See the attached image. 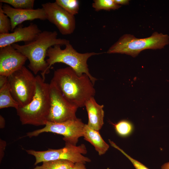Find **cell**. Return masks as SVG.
I'll list each match as a JSON object with an SVG mask.
<instances>
[{
	"label": "cell",
	"instance_id": "obj_1",
	"mask_svg": "<svg viewBox=\"0 0 169 169\" xmlns=\"http://www.w3.org/2000/svg\"><path fill=\"white\" fill-rule=\"evenodd\" d=\"M50 82L54 84L69 103L78 108L95 93L94 85L86 74L79 76L69 67L55 70Z\"/></svg>",
	"mask_w": 169,
	"mask_h": 169
},
{
	"label": "cell",
	"instance_id": "obj_2",
	"mask_svg": "<svg viewBox=\"0 0 169 169\" xmlns=\"http://www.w3.org/2000/svg\"><path fill=\"white\" fill-rule=\"evenodd\" d=\"M57 35L55 31H44L31 42L23 45L14 44L12 45L27 58L29 62L28 66L34 74L41 72V76L45 80V75L49 73L45 60L49 49L55 45H65L70 43L67 39L58 38Z\"/></svg>",
	"mask_w": 169,
	"mask_h": 169
},
{
	"label": "cell",
	"instance_id": "obj_3",
	"mask_svg": "<svg viewBox=\"0 0 169 169\" xmlns=\"http://www.w3.org/2000/svg\"><path fill=\"white\" fill-rule=\"evenodd\" d=\"M36 77L35 95L28 105L16 110L22 125H44L48 121L50 108L49 84L39 75Z\"/></svg>",
	"mask_w": 169,
	"mask_h": 169
},
{
	"label": "cell",
	"instance_id": "obj_4",
	"mask_svg": "<svg viewBox=\"0 0 169 169\" xmlns=\"http://www.w3.org/2000/svg\"><path fill=\"white\" fill-rule=\"evenodd\" d=\"M60 45H56L50 47L48 49L46 59L48 65V71L52 65L56 63H61L68 65L72 68L78 75L85 74L88 75L94 85L97 79L90 73L87 61L91 57L101 53L94 52L80 53L77 52L70 43L66 45L64 49L61 48Z\"/></svg>",
	"mask_w": 169,
	"mask_h": 169
},
{
	"label": "cell",
	"instance_id": "obj_5",
	"mask_svg": "<svg viewBox=\"0 0 169 169\" xmlns=\"http://www.w3.org/2000/svg\"><path fill=\"white\" fill-rule=\"evenodd\" d=\"M168 36L154 32L149 37L139 38L133 35L126 34L119 40L107 52L109 54H120L135 57L142 50L146 49H161L169 43Z\"/></svg>",
	"mask_w": 169,
	"mask_h": 169
},
{
	"label": "cell",
	"instance_id": "obj_6",
	"mask_svg": "<svg viewBox=\"0 0 169 169\" xmlns=\"http://www.w3.org/2000/svg\"><path fill=\"white\" fill-rule=\"evenodd\" d=\"M8 77L12 95L19 107L29 104L36 92V77L24 66Z\"/></svg>",
	"mask_w": 169,
	"mask_h": 169
},
{
	"label": "cell",
	"instance_id": "obj_7",
	"mask_svg": "<svg viewBox=\"0 0 169 169\" xmlns=\"http://www.w3.org/2000/svg\"><path fill=\"white\" fill-rule=\"evenodd\" d=\"M26 151L28 154L35 157V165L44 161L57 160H67L74 163L84 164L91 161L90 159L83 155L87 153L86 146L83 144L77 146L65 143L64 147L58 149H49L42 151L27 150Z\"/></svg>",
	"mask_w": 169,
	"mask_h": 169
},
{
	"label": "cell",
	"instance_id": "obj_8",
	"mask_svg": "<svg viewBox=\"0 0 169 169\" xmlns=\"http://www.w3.org/2000/svg\"><path fill=\"white\" fill-rule=\"evenodd\" d=\"M85 124L78 118L61 122L48 121L44 128L28 132L26 136L31 138L44 132L55 133L63 136V140L65 143L76 145L79 139L83 136Z\"/></svg>",
	"mask_w": 169,
	"mask_h": 169
},
{
	"label": "cell",
	"instance_id": "obj_9",
	"mask_svg": "<svg viewBox=\"0 0 169 169\" xmlns=\"http://www.w3.org/2000/svg\"><path fill=\"white\" fill-rule=\"evenodd\" d=\"M50 108L48 121L61 122L77 118L78 108L67 101L52 83L49 84Z\"/></svg>",
	"mask_w": 169,
	"mask_h": 169
},
{
	"label": "cell",
	"instance_id": "obj_10",
	"mask_svg": "<svg viewBox=\"0 0 169 169\" xmlns=\"http://www.w3.org/2000/svg\"><path fill=\"white\" fill-rule=\"evenodd\" d=\"M45 13L47 19L54 24L61 34L72 33L75 28L74 16L66 12L55 2L41 5Z\"/></svg>",
	"mask_w": 169,
	"mask_h": 169
},
{
	"label": "cell",
	"instance_id": "obj_11",
	"mask_svg": "<svg viewBox=\"0 0 169 169\" xmlns=\"http://www.w3.org/2000/svg\"><path fill=\"white\" fill-rule=\"evenodd\" d=\"M28 59L12 45L0 49V75L8 76L21 69Z\"/></svg>",
	"mask_w": 169,
	"mask_h": 169
},
{
	"label": "cell",
	"instance_id": "obj_12",
	"mask_svg": "<svg viewBox=\"0 0 169 169\" xmlns=\"http://www.w3.org/2000/svg\"><path fill=\"white\" fill-rule=\"evenodd\" d=\"M3 12L10 19L11 23V31L13 32L16 26L26 21H32L36 19H47L43 8L33 9H17L7 4L2 6Z\"/></svg>",
	"mask_w": 169,
	"mask_h": 169
},
{
	"label": "cell",
	"instance_id": "obj_13",
	"mask_svg": "<svg viewBox=\"0 0 169 169\" xmlns=\"http://www.w3.org/2000/svg\"><path fill=\"white\" fill-rule=\"evenodd\" d=\"M41 31L37 24L32 23L28 26L16 27L11 33H0V48L18 42H31Z\"/></svg>",
	"mask_w": 169,
	"mask_h": 169
},
{
	"label": "cell",
	"instance_id": "obj_14",
	"mask_svg": "<svg viewBox=\"0 0 169 169\" xmlns=\"http://www.w3.org/2000/svg\"><path fill=\"white\" fill-rule=\"evenodd\" d=\"M85 106L88 117L87 125L91 129L99 131L104 124V105L98 104L92 97L86 102Z\"/></svg>",
	"mask_w": 169,
	"mask_h": 169
},
{
	"label": "cell",
	"instance_id": "obj_15",
	"mask_svg": "<svg viewBox=\"0 0 169 169\" xmlns=\"http://www.w3.org/2000/svg\"><path fill=\"white\" fill-rule=\"evenodd\" d=\"M83 137L94 146L100 156L105 154L109 148V145L103 139L99 131L91 129L87 124L84 127Z\"/></svg>",
	"mask_w": 169,
	"mask_h": 169
},
{
	"label": "cell",
	"instance_id": "obj_16",
	"mask_svg": "<svg viewBox=\"0 0 169 169\" xmlns=\"http://www.w3.org/2000/svg\"><path fill=\"white\" fill-rule=\"evenodd\" d=\"M19 106L12 95L8 81L0 85V109L13 107L16 109Z\"/></svg>",
	"mask_w": 169,
	"mask_h": 169
},
{
	"label": "cell",
	"instance_id": "obj_17",
	"mask_svg": "<svg viewBox=\"0 0 169 169\" xmlns=\"http://www.w3.org/2000/svg\"><path fill=\"white\" fill-rule=\"evenodd\" d=\"M41 166H37L34 169H69L74 163L69 160H57L44 161Z\"/></svg>",
	"mask_w": 169,
	"mask_h": 169
},
{
	"label": "cell",
	"instance_id": "obj_18",
	"mask_svg": "<svg viewBox=\"0 0 169 169\" xmlns=\"http://www.w3.org/2000/svg\"><path fill=\"white\" fill-rule=\"evenodd\" d=\"M59 5L70 14L74 16L79 10V2L77 0H56Z\"/></svg>",
	"mask_w": 169,
	"mask_h": 169
},
{
	"label": "cell",
	"instance_id": "obj_19",
	"mask_svg": "<svg viewBox=\"0 0 169 169\" xmlns=\"http://www.w3.org/2000/svg\"><path fill=\"white\" fill-rule=\"evenodd\" d=\"M112 124L117 134L122 137H125L130 135L133 130L132 124L127 120H122L116 124Z\"/></svg>",
	"mask_w": 169,
	"mask_h": 169
},
{
	"label": "cell",
	"instance_id": "obj_20",
	"mask_svg": "<svg viewBox=\"0 0 169 169\" xmlns=\"http://www.w3.org/2000/svg\"><path fill=\"white\" fill-rule=\"evenodd\" d=\"M121 6L115 3L113 0H94L92 4V7L97 12L101 10L117 9Z\"/></svg>",
	"mask_w": 169,
	"mask_h": 169
},
{
	"label": "cell",
	"instance_id": "obj_21",
	"mask_svg": "<svg viewBox=\"0 0 169 169\" xmlns=\"http://www.w3.org/2000/svg\"><path fill=\"white\" fill-rule=\"evenodd\" d=\"M34 0H0V2L10 5L17 9H33Z\"/></svg>",
	"mask_w": 169,
	"mask_h": 169
},
{
	"label": "cell",
	"instance_id": "obj_22",
	"mask_svg": "<svg viewBox=\"0 0 169 169\" xmlns=\"http://www.w3.org/2000/svg\"><path fill=\"white\" fill-rule=\"evenodd\" d=\"M2 3L0 4V33L5 34L11 30V23L10 19L3 11Z\"/></svg>",
	"mask_w": 169,
	"mask_h": 169
},
{
	"label": "cell",
	"instance_id": "obj_23",
	"mask_svg": "<svg viewBox=\"0 0 169 169\" xmlns=\"http://www.w3.org/2000/svg\"><path fill=\"white\" fill-rule=\"evenodd\" d=\"M111 145L118 150L122 153L131 161L136 169H149L145 165L138 161L133 159L127 154L123 150L120 148L114 142L111 143Z\"/></svg>",
	"mask_w": 169,
	"mask_h": 169
},
{
	"label": "cell",
	"instance_id": "obj_24",
	"mask_svg": "<svg viewBox=\"0 0 169 169\" xmlns=\"http://www.w3.org/2000/svg\"><path fill=\"white\" fill-rule=\"evenodd\" d=\"M6 146V142L0 139V160H2L4 156V151Z\"/></svg>",
	"mask_w": 169,
	"mask_h": 169
},
{
	"label": "cell",
	"instance_id": "obj_25",
	"mask_svg": "<svg viewBox=\"0 0 169 169\" xmlns=\"http://www.w3.org/2000/svg\"><path fill=\"white\" fill-rule=\"evenodd\" d=\"M69 169H86L84 164L82 163H74L73 166Z\"/></svg>",
	"mask_w": 169,
	"mask_h": 169
},
{
	"label": "cell",
	"instance_id": "obj_26",
	"mask_svg": "<svg viewBox=\"0 0 169 169\" xmlns=\"http://www.w3.org/2000/svg\"><path fill=\"white\" fill-rule=\"evenodd\" d=\"M114 2L117 4L125 5L128 4L129 0H113Z\"/></svg>",
	"mask_w": 169,
	"mask_h": 169
},
{
	"label": "cell",
	"instance_id": "obj_27",
	"mask_svg": "<svg viewBox=\"0 0 169 169\" xmlns=\"http://www.w3.org/2000/svg\"><path fill=\"white\" fill-rule=\"evenodd\" d=\"M5 120L4 117L1 115H0V128L2 129L4 127L5 125Z\"/></svg>",
	"mask_w": 169,
	"mask_h": 169
},
{
	"label": "cell",
	"instance_id": "obj_28",
	"mask_svg": "<svg viewBox=\"0 0 169 169\" xmlns=\"http://www.w3.org/2000/svg\"><path fill=\"white\" fill-rule=\"evenodd\" d=\"M161 169H169V162L163 164L161 166Z\"/></svg>",
	"mask_w": 169,
	"mask_h": 169
}]
</instances>
